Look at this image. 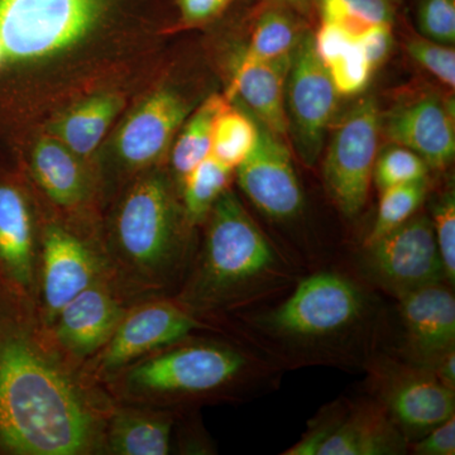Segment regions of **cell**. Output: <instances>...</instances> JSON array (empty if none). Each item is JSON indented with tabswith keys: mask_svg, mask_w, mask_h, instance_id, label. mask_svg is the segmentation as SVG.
Segmentation results:
<instances>
[{
	"mask_svg": "<svg viewBox=\"0 0 455 455\" xmlns=\"http://www.w3.org/2000/svg\"><path fill=\"white\" fill-rule=\"evenodd\" d=\"M228 107V98L212 95L188 118L171 156L172 169L180 181L211 155L215 121Z\"/></svg>",
	"mask_w": 455,
	"mask_h": 455,
	"instance_id": "obj_24",
	"label": "cell"
},
{
	"mask_svg": "<svg viewBox=\"0 0 455 455\" xmlns=\"http://www.w3.org/2000/svg\"><path fill=\"white\" fill-rule=\"evenodd\" d=\"M398 299L410 348L419 361L434 364L454 349L455 300L451 290L440 283L427 284Z\"/></svg>",
	"mask_w": 455,
	"mask_h": 455,
	"instance_id": "obj_18",
	"label": "cell"
},
{
	"mask_svg": "<svg viewBox=\"0 0 455 455\" xmlns=\"http://www.w3.org/2000/svg\"><path fill=\"white\" fill-rule=\"evenodd\" d=\"M415 454L454 455L455 454V418L451 416L444 423L431 429L423 439L415 443Z\"/></svg>",
	"mask_w": 455,
	"mask_h": 455,
	"instance_id": "obj_36",
	"label": "cell"
},
{
	"mask_svg": "<svg viewBox=\"0 0 455 455\" xmlns=\"http://www.w3.org/2000/svg\"><path fill=\"white\" fill-rule=\"evenodd\" d=\"M229 0H179L182 18L188 23H200L220 13Z\"/></svg>",
	"mask_w": 455,
	"mask_h": 455,
	"instance_id": "obj_37",
	"label": "cell"
},
{
	"mask_svg": "<svg viewBox=\"0 0 455 455\" xmlns=\"http://www.w3.org/2000/svg\"><path fill=\"white\" fill-rule=\"evenodd\" d=\"M188 113L184 99L171 90H158L146 98L116 136V155L124 167L142 170L160 160Z\"/></svg>",
	"mask_w": 455,
	"mask_h": 455,
	"instance_id": "obj_16",
	"label": "cell"
},
{
	"mask_svg": "<svg viewBox=\"0 0 455 455\" xmlns=\"http://www.w3.org/2000/svg\"><path fill=\"white\" fill-rule=\"evenodd\" d=\"M287 2L296 3V4H299V3L304 2V0H287Z\"/></svg>",
	"mask_w": 455,
	"mask_h": 455,
	"instance_id": "obj_40",
	"label": "cell"
},
{
	"mask_svg": "<svg viewBox=\"0 0 455 455\" xmlns=\"http://www.w3.org/2000/svg\"><path fill=\"white\" fill-rule=\"evenodd\" d=\"M292 55L260 61L241 57L228 94L241 99L260 124L278 137L289 132L284 94Z\"/></svg>",
	"mask_w": 455,
	"mask_h": 455,
	"instance_id": "obj_19",
	"label": "cell"
},
{
	"mask_svg": "<svg viewBox=\"0 0 455 455\" xmlns=\"http://www.w3.org/2000/svg\"><path fill=\"white\" fill-rule=\"evenodd\" d=\"M317 4L322 20L341 27L353 38L394 20L390 0H317Z\"/></svg>",
	"mask_w": 455,
	"mask_h": 455,
	"instance_id": "obj_28",
	"label": "cell"
},
{
	"mask_svg": "<svg viewBox=\"0 0 455 455\" xmlns=\"http://www.w3.org/2000/svg\"><path fill=\"white\" fill-rule=\"evenodd\" d=\"M363 299L357 286L331 272L305 278L292 295L267 317L278 334L320 338L339 333L357 320Z\"/></svg>",
	"mask_w": 455,
	"mask_h": 455,
	"instance_id": "obj_10",
	"label": "cell"
},
{
	"mask_svg": "<svg viewBox=\"0 0 455 455\" xmlns=\"http://www.w3.org/2000/svg\"><path fill=\"white\" fill-rule=\"evenodd\" d=\"M392 25L374 26L355 38L373 71L386 61L392 47Z\"/></svg>",
	"mask_w": 455,
	"mask_h": 455,
	"instance_id": "obj_35",
	"label": "cell"
},
{
	"mask_svg": "<svg viewBox=\"0 0 455 455\" xmlns=\"http://www.w3.org/2000/svg\"><path fill=\"white\" fill-rule=\"evenodd\" d=\"M247 367V358L224 344L179 341L125 367L103 387L116 403L160 407L228 390Z\"/></svg>",
	"mask_w": 455,
	"mask_h": 455,
	"instance_id": "obj_4",
	"label": "cell"
},
{
	"mask_svg": "<svg viewBox=\"0 0 455 455\" xmlns=\"http://www.w3.org/2000/svg\"><path fill=\"white\" fill-rule=\"evenodd\" d=\"M114 403L60 352L35 305L0 284V451L101 453Z\"/></svg>",
	"mask_w": 455,
	"mask_h": 455,
	"instance_id": "obj_1",
	"label": "cell"
},
{
	"mask_svg": "<svg viewBox=\"0 0 455 455\" xmlns=\"http://www.w3.org/2000/svg\"><path fill=\"white\" fill-rule=\"evenodd\" d=\"M427 164L420 156L403 146L385 149L374 163L372 178L379 190L425 181Z\"/></svg>",
	"mask_w": 455,
	"mask_h": 455,
	"instance_id": "obj_30",
	"label": "cell"
},
{
	"mask_svg": "<svg viewBox=\"0 0 455 455\" xmlns=\"http://www.w3.org/2000/svg\"><path fill=\"white\" fill-rule=\"evenodd\" d=\"M259 133L257 123L229 106L215 121L211 155L235 170L252 152Z\"/></svg>",
	"mask_w": 455,
	"mask_h": 455,
	"instance_id": "obj_27",
	"label": "cell"
},
{
	"mask_svg": "<svg viewBox=\"0 0 455 455\" xmlns=\"http://www.w3.org/2000/svg\"><path fill=\"white\" fill-rule=\"evenodd\" d=\"M379 124L376 101L363 99L344 116L326 152V190L347 217H355L366 205L379 149Z\"/></svg>",
	"mask_w": 455,
	"mask_h": 455,
	"instance_id": "obj_8",
	"label": "cell"
},
{
	"mask_svg": "<svg viewBox=\"0 0 455 455\" xmlns=\"http://www.w3.org/2000/svg\"><path fill=\"white\" fill-rule=\"evenodd\" d=\"M418 25L424 38L453 46L455 0H420Z\"/></svg>",
	"mask_w": 455,
	"mask_h": 455,
	"instance_id": "obj_33",
	"label": "cell"
},
{
	"mask_svg": "<svg viewBox=\"0 0 455 455\" xmlns=\"http://www.w3.org/2000/svg\"><path fill=\"white\" fill-rule=\"evenodd\" d=\"M208 218L202 252L176 298L194 315L235 307L278 274L276 252L232 190Z\"/></svg>",
	"mask_w": 455,
	"mask_h": 455,
	"instance_id": "obj_3",
	"label": "cell"
},
{
	"mask_svg": "<svg viewBox=\"0 0 455 455\" xmlns=\"http://www.w3.org/2000/svg\"><path fill=\"white\" fill-rule=\"evenodd\" d=\"M455 391L433 374H410L387 394L394 423L412 433H425L454 416Z\"/></svg>",
	"mask_w": 455,
	"mask_h": 455,
	"instance_id": "obj_21",
	"label": "cell"
},
{
	"mask_svg": "<svg viewBox=\"0 0 455 455\" xmlns=\"http://www.w3.org/2000/svg\"><path fill=\"white\" fill-rule=\"evenodd\" d=\"M108 280L99 244L59 223L47 224L40 235L35 307L42 324L50 326L75 296Z\"/></svg>",
	"mask_w": 455,
	"mask_h": 455,
	"instance_id": "obj_7",
	"label": "cell"
},
{
	"mask_svg": "<svg viewBox=\"0 0 455 455\" xmlns=\"http://www.w3.org/2000/svg\"><path fill=\"white\" fill-rule=\"evenodd\" d=\"M259 131L252 152L236 167L239 187L271 220H291L304 202L291 155L280 137L265 125L259 124Z\"/></svg>",
	"mask_w": 455,
	"mask_h": 455,
	"instance_id": "obj_14",
	"label": "cell"
},
{
	"mask_svg": "<svg viewBox=\"0 0 455 455\" xmlns=\"http://www.w3.org/2000/svg\"><path fill=\"white\" fill-rule=\"evenodd\" d=\"M434 366V376L439 379L445 387L455 391V350H449L442 358H439Z\"/></svg>",
	"mask_w": 455,
	"mask_h": 455,
	"instance_id": "obj_38",
	"label": "cell"
},
{
	"mask_svg": "<svg viewBox=\"0 0 455 455\" xmlns=\"http://www.w3.org/2000/svg\"><path fill=\"white\" fill-rule=\"evenodd\" d=\"M407 53L449 88H455V51L449 44L420 37L406 44Z\"/></svg>",
	"mask_w": 455,
	"mask_h": 455,
	"instance_id": "obj_32",
	"label": "cell"
},
{
	"mask_svg": "<svg viewBox=\"0 0 455 455\" xmlns=\"http://www.w3.org/2000/svg\"><path fill=\"white\" fill-rule=\"evenodd\" d=\"M434 235L445 278L451 283L455 281V197L453 191L445 194L436 204L433 214Z\"/></svg>",
	"mask_w": 455,
	"mask_h": 455,
	"instance_id": "obj_34",
	"label": "cell"
},
{
	"mask_svg": "<svg viewBox=\"0 0 455 455\" xmlns=\"http://www.w3.org/2000/svg\"><path fill=\"white\" fill-rule=\"evenodd\" d=\"M367 247L374 278L398 298L445 277L433 221L425 215H414Z\"/></svg>",
	"mask_w": 455,
	"mask_h": 455,
	"instance_id": "obj_11",
	"label": "cell"
},
{
	"mask_svg": "<svg viewBox=\"0 0 455 455\" xmlns=\"http://www.w3.org/2000/svg\"><path fill=\"white\" fill-rule=\"evenodd\" d=\"M338 94L344 97L357 95L367 88L373 68L367 61L363 51L355 40L337 59L325 65Z\"/></svg>",
	"mask_w": 455,
	"mask_h": 455,
	"instance_id": "obj_31",
	"label": "cell"
},
{
	"mask_svg": "<svg viewBox=\"0 0 455 455\" xmlns=\"http://www.w3.org/2000/svg\"><path fill=\"white\" fill-rule=\"evenodd\" d=\"M40 235L31 206L16 185L0 184V284L35 305Z\"/></svg>",
	"mask_w": 455,
	"mask_h": 455,
	"instance_id": "obj_15",
	"label": "cell"
},
{
	"mask_svg": "<svg viewBox=\"0 0 455 455\" xmlns=\"http://www.w3.org/2000/svg\"><path fill=\"white\" fill-rule=\"evenodd\" d=\"M130 305L108 280L84 290L47 326L62 355L83 367L112 338Z\"/></svg>",
	"mask_w": 455,
	"mask_h": 455,
	"instance_id": "obj_13",
	"label": "cell"
},
{
	"mask_svg": "<svg viewBox=\"0 0 455 455\" xmlns=\"http://www.w3.org/2000/svg\"><path fill=\"white\" fill-rule=\"evenodd\" d=\"M187 221L161 173L140 176L123 194L99 247L108 281L130 307L164 298L178 281L188 259Z\"/></svg>",
	"mask_w": 455,
	"mask_h": 455,
	"instance_id": "obj_2",
	"label": "cell"
},
{
	"mask_svg": "<svg viewBox=\"0 0 455 455\" xmlns=\"http://www.w3.org/2000/svg\"><path fill=\"white\" fill-rule=\"evenodd\" d=\"M31 169L38 188L57 208L74 211L88 202L90 180L79 157L55 137L38 140Z\"/></svg>",
	"mask_w": 455,
	"mask_h": 455,
	"instance_id": "obj_22",
	"label": "cell"
},
{
	"mask_svg": "<svg viewBox=\"0 0 455 455\" xmlns=\"http://www.w3.org/2000/svg\"><path fill=\"white\" fill-rule=\"evenodd\" d=\"M304 33L292 14L283 8H271L263 12L257 20L250 46L243 59L275 60L292 55Z\"/></svg>",
	"mask_w": 455,
	"mask_h": 455,
	"instance_id": "obj_26",
	"label": "cell"
},
{
	"mask_svg": "<svg viewBox=\"0 0 455 455\" xmlns=\"http://www.w3.org/2000/svg\"><path fill=\"white\" fill-rule=\"evenodd\" d=\"M122 106L119 95H95L71 108L51 132L77 157H86L97 149Z\"/></svg>",
	"mask_w": 455,
	"mask_h": 455,
	"instance_id": "obj_23",
	"label": "cell"
},
{
	"mask_svg": "<svg viewBox=\"0 0 455 455\" xmlns=\"http://www.w3.org/2000/svg\"><path fill=\"white\" fill-rule=\"evenodd\" d=\"M110 0H0V41L12 61L55 56L100 23Z\"/></svg>",
	"mask_w": 455,
	"mask_h": 455,
	"instance_id": "obj_5",
	"label": "cell"
},
{
	"mask_svg": "<svg viewBox=\"0 0 455 455\" xmlns=\"http://www.w3.org/2000/svg\"><path fill=\"white\" fill-rule=\"evenodd\" d=\"M339 97L331 75L316 55L313 35L304 33L293 51L284 104L296 151L307 166H314L322 155Z\"/></svg>",
	"mask_w": 455,
	"mask_h": 455,
	"instance_id": "obj_9",
	"label": "cell"
},
{
	"mask_svg": "<svg viewBox=\"0 0 455 455\" xmlns=\"http://www.w3.org/2000/svg\"><path fill=\"white\" fill-rule=\"evenodd\" d=\"M116 403V401H114ZM173 418L155 406L114 403L101 453L167 455L172 449Z\"/></svg>",
	"mask_w": 455,
	"mask_h": 455,
	"instance_id": "obj_20",
	"label": "cell"
},
{
	"mask_svg": "<svg viewBox=\"0 0 455 455\" xmlns=\"http://www.w3.org/2000/svg\"><path fill=\"white\" fill-rule=\"evenodd\" d=\"M405 448L397 425L373 406L326 410L287 455H387Z\"/></svg>",
	"mask_w": 455,
	"mask_h": 455,
	"instance_id": "obj_12",
	"label": "cell"
},
{
	"mask_svg": "<svg viewBox=\"0 0 455 455\" xmlns=\"http://www.w3.org/2000/svg\"><path fill=\"white\" fill-rule=\"evenodd\" d=\"M427 182L420 181L381 191L379 212L368 235L367 245L414 217L427 196Z\"/></svg>",
	"mask_w": 455,
	"mask_h": 455,
	"instance_id": "obj_29",
	"label": "cell"
},
{
	"mask_svg": "<svg viewBox=\"0 0 455 455\" xmlns=\"http://www.w3.org/2000/svg\"><path fill=\"white\" fill-rule=\"evenodd\" d=\"M5 60H7V57H5L4 47H3L2 41H0V65H2Z\"/></svg>",
	"mask_w": 455,
	"mask_h": 455,
	"instance_id": "obj_39",
	"label": "cell"
},
{
	"mask_svg": "<svg viewBox=\"0 0 455 455\" xmlns=\"http://www.w3.org/2000/svg\"><path fill=\"white\" fill-rule=\"evenodd\" d=\"M233 170L209 155L182 179V208L188 223L208 218L214 204L228 190Z\"/></svg>",
	"mask_w": 455,
	"mask_h": 455,
	"instance_id": "obj_25",
	"label": "cell"
},
{
	"mask_svg": "<svg viewBox=\"0 0 455 455\" xmlns=\"http://www.w3.org/2000/svg\"><path fill=\"white\" fill-rule=\"evenodd\" d=\"M385 134L394 145L411 149L434 169H443L453 161V110L434 95L396 108L385 121Z\"/></svg>",
	"mask_w": 455,
	"mask_h": 455,
	"instance_id": "obj_17",
	"label": "cell"
},
{
	"mask_svg": "<svg viewBox=\"0 0 455 455\" xmlns=\"http://www.w3.org/2000/svg\"><path fill=\"white\" fill-rule=\"evenodd\" d=\"M202 326L196 315L176 299L136 302L125 311L106 346L83 364L84 372L103 387L114 374L156 350L184 340Z\"/></svg>",
	"mask_w": 455,
	"mask_h": 455,
	"instance_id": "obj_6",
	"label": "cell"
}]
</instances>
